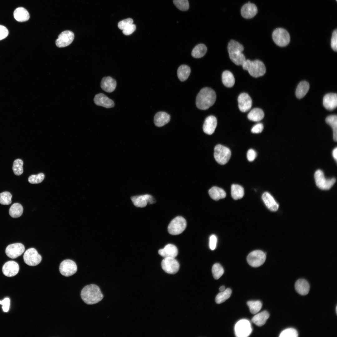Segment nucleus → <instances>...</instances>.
Segmentation results:
<instances>
[{"label":"nucleus","mask_w":337,"mask_h":337,"mask_svg":"<svg viewBox=\"0 0 337 337\" xmlns=\"http://www.w3.org/2000/svg\"><path fill=\"white\" fill-rule=\"evenodd\" d=\"M216 98V94L213 90L208 87L203 88L197 96L196 106L200 110H207L214 104Z\"/></svg>","instance_id":"obj_1"},{"label":"nucleus","mask_w":337,"mask_h":337,"mask_svg":"<svg viewBox=\"0 0 337 337\" xmlns=\"http://www.w3.org/2000/svg\"><path fill=\"white\" fill-rule=\"evenodd\" d=\"M81 297L83 301L88 305L96 304L103 298L100 288L95 284L87 285L81 291Z\"/></svg>","instance_id":"obj_2"},{"label":"nucleus","mask_w":337,"mask_h":337,"mask_svg":"<svg viewBox=\"0 0 337 337\" xmlns=\"http://www.w3.org/2000/svg\"><path fill=\"white\" fill-rule=\"evenodd\" d=\"M227 50L231 60L237 65L242 66L246 60L242 52L244 50L243 46L238 42L232 40L228 44Z\"/></svg>","instance_id":"obj_3"},{"label":"nucleus","mask_w":337,"mask_h":337,"mask_svg":"<svg viewBox=\"0 0 337 337\" xmlns=\"http://www.w3.org/2000/svg\"><path fill=\"white\" fill-rule=\"evenodd\" d=\"M242 66L244 70L248 71L251 76L256 78L263 76L266 72L264 64L258 60L253 61L246 60Z\"/></svg>","instance_id":"obj_4"},{"label":"nucleus","mask_w":337,"mask_h":337,"mask_svg":"<svg viewBox=\"0 0 337 337\" xmlns=\"http://www.w3.org/2000/svg\"><path fill=\"white\" fill-rule=\"evenodd\" d=\"M231 155L230 150L226 146L219 144L216 145L214 148V157L219 164L224 165L227 164L229 160Z\"/></svg>","instance_id":"obj_5"},{"label":"nucleus","mask_w":337,"mask_h":337,"mask_svg":"<svg viewBox=\"0 0 337 337\" xmlns=\"http://www.w3.org/2000/svg\"><path fill=\"white\" fill-rule=\"evenodd\" d=\"M187 226L185 219L181 216H177L173 219L169 224L168 230L169 233L173 235L182 233Z\"/></svg>","instance_id":"obj_6"},{"label":"nucleus","mask_w":337,"mask_h":337,"mask_svg":"<svg viewBox=\"0 0 337 337\" xmlns=\"http://www.w3.org/2000/svg\"><path fill=\"white\" fill-rule=\"evenodd\" d=\"M314 178L317 186L322 190L330 189L335 183V178L326 179L323 171L320 170H317L315 173Z\"/></svg>","instance_id":"obj_7"},{"label":"nucleus","mask_w":337,"mask_h":337,"mask_svg":"<svg viewBox=\"0 0 337 337\" xmlns=\"http://www.w3.org/2000/svg\"><path fill=\"white\" fill-rule=\"evenodd\" d=\"M272 37L275 43L280 46H285L290 42V37L289 33L282 28H279L275 30L272 33Z\"/></svg>","instance_id":"obj_8"},{"label":"nucleus","mask_w":337,"mask_h":337,"mask_svg":"<svg viewBox=\"0 0 337 337\" xmlns=\"http://www.w3.org/2000/svg\"><path fill=\"white\" fill-rule=\"evenodd\" d=\"M266 256L263 251L256 250L250 252L247 256V261L249 264L253 267H258L265 262Z\"/></svg>","instance_id":"obj_9"},{"label":"nucleus","mask_w":337,"mask_h":337,"mask_svg":"<svg viewBox=\"0 0 337 337\" xmlns=\"http://www.w3.org/2000/svg\"><path fill=\"white\" fill-rule=\"evenodd\" d=\"M42 256L33 248L27 250L23 255L25 262L27 265L34 266L39 264L42 261Z\"/></svg>","instance_id":"obj_10"},{"label":"nucleus","mask_w":337,"mask_h":337,"mask_svg":"<svg viewBox=\"0 0 337 337\" xmlns=\"http://www.w3.org/2000/svg\"><path fill=\"white\" fill-rule=\"evenodd\" d=\"M235 335L237 337L249 336L252 331L250 323L246 320H239L235 325Z\"/></svg>","instance_id":"obj_11"},{"label":"nucleus","mask_w":337,"mask_h":337,"mask_svg":"<svg viewBox=\"0 0 337 337\" xmlns=\"http://www.w3.org/2000/svg\"><path fill=\"white\" fill-rule=\"evenodd\" d=\"M59 269L61 275L68 277L72 276L76 273L77 271V266L73 261L66 259L61 263Z\"/></svg>","instance_id":"obj_12"},{"label":"nucleus","mask_w":337,"mask_h":337,"mask_svg":"<svg viewBox=\"0 0 337 337\" xmlns=\"http://www.w3.org/2000/svg\"><path fill=\"white\" fill-rule=\"evenodd\" d=\"M163 269L166 273L174 274L179 269V264L178 261L174 258L165 257L161 262Z\"/></svg>","instance_id":"obj_13"},{"label":"nucleus","mask_w":337,"mask_h":337,"mask_svg":"<svg viewBox=\"0 0 337 337\" xmlns=\"http://www.w3.org/2000/svg\"><path fill=\"white\" fill-rule=\"evenodd\" d=\"M74 38V33L71 31L66 30L62 32L56 41V44L59 47L66 46L73 42Z\"/></svg>","instance_id":"obj_14"},{"label":"nucleus","mask_w":337,"mask_h":337,"mask_svg":"<svg viewBox=\"0 0 337 337\" xmlns=\"http://www.w3.org/2000/svg\"><path fill=\"white\" fill-rule=\"evenodd\" d=\"M25 251V247L22 243H17L8 245L5 250L7 256L15 259L21 256Z\"/></svg>","instance_id":"obj_15"},{"label":"nucleus","mask_w":337,"mask_h":337,"mask_svg":"<svg viewBox=\"0 0 337 337\" xmlns=\"http://www.w3.org/2000/svg\"><path fill=\"white\" fill-rule=\"evenodd\" d=\"M131 199L134 205L137 207H144L148 203L153 204L155 202L152 196L149 194L133 196Z\"/></svg>","instance_id":"obj_16"},{"label":"nucleus","mask_w":337,"mask_h":337,"mask_svg":"<svg viewBox=\"0 0 337 337\" xmlns=\"http://www.w3.org/2000/svg\"><path fill=\"white\" fill-rule=\"evenodd\" d=\"M238 107L242 112L248 111L251 108L252 100L249 95L245 93H241L238 98Z\"/></svg>","instance_id":"obj_17"},{"label":"nucleus","mask_w":337,"mask_h":337,"mask_svg":"<svg viewBox=\"0 0 337 337\" xmlns=\"http://www.w3.org/2000/svg\"><path fill=\"white\" fill-rule=\"evenodd\" d=\"M19 270L18 264L16 262L10 261L6 262L2 267L3 274L7 277H12L16 275Z\"/></svg>","instance_id":"obj_18"},{"label":"nucleus","mask_w":337,"mask_h":337,"mask_svg":"<svg viewBox=\"0 0 337 337\" xmlns=\"http://www.w3.org/2000/svg\"><path fill=\"white\" fill-rule=\"evenodd\" d=\"M323 105L327 110H332L337 106V95L335 93H329L326 94L323 97Z\"/></svg>","instance_id":"obj_19"},{"label":"nucleus","mask_w":337,"mask_h":337,"mask_svg":"<svg viewBox=\"0 0 337 337\" xmlns=\"http://www.w3.org/2000/svg\"><path fill=\"white\" fill-rule=\"evenodd\" d=\"M94 101L96 105L107 108L113 107L115 105L114 102L113 100L109 99L102 93L95 95Z\"/></svg>","instance_id":"obj_20"},{"label":"nucleus","mask_w":337,"mask_h":337,"mask_svg":"<svg viewBox=\"0 0 337 337\" xmlns=\"http://www.w3.org/2000/svg\"><path fill=\"white\" fill-rule=\"evenodd\" d=\"M217 124V119L215 116H208L205 119L203 126L204 132L208 135L212 134L215 130Z\"/></svg>","instance_id":"obj_21"},{"label":"nucleus","mask_w":337,"mask_h":337,"mask_svg":"<svg viewBox=\"0 0 337 337\" xmlns=\"http://www.w3.org/2000/svg\"><path fill=\"white\" fill-rule=\"evenodd\" d=\"M257 12L256 6L253 3H247L244 4L241 9L242 16L245 18L250 19L255 16Z\"/></svg>","instance_id":"obj_22"},{"label":"nucleus","mask_w":337,"mask_h":337,"mask_svg":"<svg viewBox=\"0 0 337 337\" xmlns=\"http://www.w3.org/2000/svg\"><path fill=\"white\" fill-rule=\"evenodd\" d=\"M159 254L161 256L165 257L175 258L178 253V250L176 247L172 244L167 245L163 249H159Z\"/></svg>","instance_id":"obj_23"},{"label":"nucleus","mask_w":337,"mask_h":337,"mask_svg":"<svg viewBox=\"0 0 337 337\" xmlns=\"http://www.w3.org/2000/svg\"><path fill=\"white\" fill-rule=\"evenodd\" d=\"M116 85V81L110 76L103 77L101 81L100 86L105 91L111 92L115 89Z\"/></svg>","instance_id":"obj_24"},{"label":"nucleus","mask_w":337,"mask_h":337,"mask_svg":"<svg viewBox=\"0 0 337 337\" xmlns=\"http://www.w3.org/2000/svg\"><path fill=\"white\" fill-rule=\"evenodd\" d=\"M262 198L266 207L270 210L276 211L277 210L279 205L269 193L267 192L264 193L262 195Z\"/></svg>","instance_id":"obj_25"},{"label":"nucleus","mask_w":337,"mask_h":337,"mask_svg":"<svg viewBox=\"0 0 337 337\" xmlns=\"http://www.w3.org/2000/svg\"><path fill=\"white\" fill-rule=\"evenodd\" d=\"M170 116L165 112L160 111L157 112L154 118V122L158 127H162L167 124L170 121Z\"/></svg>","instance_id":"obj_26"},{"label":"nucleus","mask_w":337,"mask_h":337,"mask_svg":"<svg viewBox=\"0 0 337 337\" xmlns=\"http://www.w3.org/2000/svg\"><path fill=\"white\" fill-rule=\"evenodd\" d=\"M13 14L15 19L18 22H26L30 18V15L28 12L22 7H19L16 9L14 11Z\"/></svg>","instance_id":"obj_27"},{"label":"nucleus","mask_w":337,"mask_h":337,"mask_svg":"<svg viewBox=\"0 0 337 337\" xmlns=\"http://www.w3.org/2000/svg\"><path fill=\"white\" fill-rule=\"evenodd\" d=\"M295 288L299 294L304 295L308 293L310 290V285L305 280L299 279L295 283Z\"/></svg>","instance_id":"obj_28"},{"label":"nucleus","mask_w":337,"mask_h":337,"mask_svg":"<svg viewBox=\"0 0 337 337\" xmlns=\"http://www.w3.org/2000/svg\"><path fill=\"white\" fill-rule=\"evenodd\" d=\"M208 193L211 198L215 201L224 198L226 196V193L224 190L217 186L211 188L209 190Z\"/></svg>","instance_id":"obj_29"},{"label":"nucleus","mask_w":337,"mask_h":337,"mask_svg":"<svg viewBox=\"0 0 337 337\" xmlns=\"http://www.w3.org/2000/svg\"><path fill=\"white\" fill-rule=\"evenodd\" d=\"M269 317V313L267 311L264 310L255 315L252 320L256 325L261 326L265 324Z\"/></svg>","instance_id":"obj_30"},{"label":"nucleus","mask_w":337,"mask_h":337,"mask_svg":"<svg viewBox=\"0 0 337 337\" xmlns=\"http://www.w3.org/2000/svg\"><path fill=\"white\" fill-rule=\"evenodd\" d=\"M309 88V84L307 81H301L298 85L295 91L297 98L300 99L303 98L307 93Z\"/></svg>","instance_id":"obj_31"},{"label":"nucleus","mask_w":337,"mask_h":337,"mask_svg":"<svg viewBox=\"0 0 337 337\" xmlns=\"http://www.w3.org/2000/svg\"><path fill=\"white\" fill-rule=\"evenodd\" d=\"M222 81L223 84L227 87H232L235 82V78L233 74L227 70L224 71L222 74Z\"/></svg>","instance_id":"obj_32"},{"label":"nucleus","mask_w":337,"mask_h":337,"mask_svg":"<svg viewBox=\"0 0 337 337\" xmlns=\"http://www.w3.org/2000/svg\"><path fill=\"white\" fill-rule=\"evenodd\" d=\"M264 114L263 110L258 108H255L249 112L247 115L248 118L254 121H259L264 118Z\"/></svg>","instance_id":"obj_33"},{"label":"nucleus","mask_w":337,"mask_h":337,"mask_svg":"<svg viewBox=\"0 0 337 337\" xmlns=\"http://www.w3.org/2000/svg\"><path fill=\"white\" fill-rule=\"evenodd\" d=\"M191 72L190 67L186 65H181L177 70L178 77L181 81H186L189 77Z\"/></svg>","instance_id":"obj_34"},{"label":"nucleus","mask_w":337,"mask_h":337,"mask_svg":"<svg viewBox=\"0 0 337 337\" xmlns=\"http://www.w3.org/2000/svg\"><path fill=\"white\" fill-rule=\"evenodd\" d=\"M244 194V189L242 187L238 184H233L231 187V194L234 200L242 198Z\"/></svg>","instance_id":"obj_35"},{"label":"nucleus","mask_w":337,"mask_h":337,"mask_svg":"<svg viewBox=\"0 0 337 337\" xmlns=\"http://www.w3.org/2000/svg\"><path fill=\"white\" fill-rule=\"evenodd\" d=\"M325 122L332 128L333 130V137L334 140H337V116L336 115H330L327 117L325 119Z\"/></svg>","instance_id":"obj_36"},{"label":"nucleus","mask_w":337,"mask_h":337,"mask_svg":"<svg viewBox=\"0 0 337 337\" xmlns=\"http://www.w3.org/2000/svg\"><path fill=\"white\" fill-rule=\"evenodd\" d=\"M207 51L206 46L204 44H199L193 48L191 55L193 57L199 58L203 57L206 54Z\"/></svg>","instance_id":"obj_37"},{"label":"nucleus","mask_w":337,"mask_h":337,"mask_svg":"<svg viewBox=\"0 0 337 337\" xmlns=\"http://www.w3.org/2000/svg\"><path fill=\"white\" fill-rule=\"evenodd\" d=\"M9 214L13 218H16L21 216L23 212V208L20 203H15L13 204L10 207Z\"/></svg>","instance_id":"obj_38"},{"label":"nucleus","mask_w":337,"mask_h":337,"mask_svg":"<svg viewBox=\"0 0 337 337\" xmlns=\"http://www.w3.org/2000/svg\"><path fill=\"white\" fill-rule=\"evenodd\" d=\"M232 294V290L229 288L225 289L224 291L219 293L216 295L215 301L217 303L221 304L228 299Z\"/></svg>","instance_id":"obj_39"},{"label":"nucleus","mask_w":337,"mask_h":337,"mask_svg":"<svg viewBox=\"0 0 337 337\" xmlns=\"http://www.w3.org/2000/svg\"><path fill=\"white\" fill-rule=\"evenodd\" d=\"M247 304L251 313L255 314L258 312L262 307V303L259 300L249 301Z\"/></svg>","instance_id":"obj_40"},{"label":"nucleus","mask_w":337,"mask_h":337,"mask_svg":"<svg viewBox=\"0 0 337 337\" xmlns=\"http://www.w3.org/2000/svg\"><path fill=\"white\" fill-rule=\"evenodd\" d=\"M23 162L21 159L15 160L13 163L12 170L14 173L16 175H20L23 173Z\"/></svg>","instance_id":"obj_41"},{"label":"nucleus","mask_w":337,"mask_h":337,"mask_svg":"<svg viewBox=\"0 0 337 337\" xmlns=\"http://www.w3.org/2000/svg\"><path fill=\"white\" fill-rule=\"evenodd\" d=\"M212 273L214 278L218 279L223 274L224 270L220 264L216 263L214 264L212 267Z\"/></svg>","instance_id":"obj_42"},{"label":"nucleus","mask_w":337,"mask_h":337,"mask_svg":"<svg viewBox=\"0 0 337 337\" xmlns=\"http://www.w3.org/2000/svg\"><path fill=\"white\" fill-rule=\"evenodd\" d=\"M12 194L9 192L5 191L0 193V203L4 205H8L12 203Z\"/></svg>","instance_id":"obj_43"},{"label":"nucleus","mask_w":337,"mask_h":337,"mask_svg":"<svg viewBox=\"0 0 337 337\" xmlns=\"http://www.w3.org/2000/svg\"><path fill=\"white\" fill-rule=\"evenodd\" d=\"M173 3L175 6L182 11H186L189 7L188 0H173Z\"/></svg>","instance_id":"obj_44"},{"label":"nucleus","mask_w":337,"mask_h":337,"mask_svg":"<svg viewBox=\"0 0 337 337\" xmlns=\"http://www.w3.org/2000/svg\"><path fill=\"white\" fill-rule=\"evenodd\" d=\"M297 331L295 329L290 328L283 330L280 334V337H297L298 336Z\"/></svg>","instance_id":"obj_45"},{"label":"nucleus","mask_w":337,"mask_h":337,"mask_svg":"<svg viewBox=\"0 0 337 337\" xmlns=\"http://www.w3.org/2000/svg\"><path fill=\"white\" fill-rule=\"evenodd\" d=\"M44 177V174L42 173H39L36 175H32L28 178V181L32 184L39 183L43 181Z\"/></svg>","instance_id":"obj_46"},{"label":"nucleus","mask_w":337,"mask_h":337,"mask_svg":"<svg viewBox=\"0 0 337 337\" xmlns=\"http://www.w3.org/2000/svg\"><path fill=\"white\" fill-rule=\"evenodd\" d=\"M133 21L130 18L123 20L120 22L118 24V27L119 29L123 30L128 26L133 24Z\"/></svg>","instance_id":"obj_47"},{"label":"nucleus","mask_w":337,"mask_h":337,"mask_svg":"<svg viewBox=\"0 0 337 337\" xmlns=\"http://www.w3.org/2000/svg\"><path fill=\"white\" fill-rule=\"evenodd\" d=\"M331 46L332 49L335 51H337V30H335L333 33L331 39Z\"/></svg>","instance_id":"obj_48"},{"label":"nucleus","mask_w":337,"mask_h":337,"mask_svg":"<svg viewBox=\"0 0 337 337\" xmlns=\"http://www.w3.org/2000/svg\"><path fill=\"white\" fill-rule=\"evenodd\" d=\"M136 26L134 24L130 25L123 30V33L125 35H129L132 33L135 30Z\"/></svg>","instance_id":"obj_49"},{"label":"nucleus","mask_w":337,"mask_h":337,"mask_svg":"<svg viewBox=\"0 0 337 337\" xmlns=\"http://www.w3.org/2000/svg\"><path fill=\"white\" fill-rule=\"evenodd\" d=\"M0 304L2 305V309L4 312H8L10 307V299L8 298H6L0 301Z\"/></svg>","instance_id":"obj_50"},{"label":"nucleus","mask_w":337,"mask_h":337,"mask_svg":"<svg viewBox=\"0 0 337 337\" xmlns=\"http://www.w3.org/2000/svg\"><path fill=\"white\" fill-rule=\"evenodd\" d=\"M8 33L7 29L4 26L0 25V41L6 38Z\"/></svg>","instance_id":"obj_51"},{"label":"nucleus","mask_w":337,"mask_h":337,"mask_svg":"<svg viewBox=\"0 0 337 337\" xmlns=\"http://www.w3.org/2000/svg\"><path fill=\"white\" fill-rule=\"evenodd\" d=\"M217 238L215 235H212L209 238V246L211 250H214L216 246Z\"/></svg>","instance_id":"obj_52"},{"label":"nucleus","mask_w":337,"mask_h":337,"mask_svg":"<svg viewBox=\"0 0 337 337\" xmlns=\"http://www.w3.org/2000/svg\"><path fill=\"white\" fill-rule=\"evenodd\" d=\"M256 152L253 149H250L247 153V157L248 160L250 162L253 161L256 157Z\"/></svg>","instance_id":"obj_53"},{"label":"nucleus","mask_w":337,"mask_h":337,"mask_svg":"<svg viewBox=\"0 0 337 337\" xmlns=\"http://www.w3.org/2000/svg\"><path fill=\"white\" fill-rule=\"evenodd\" d=\"M263 125L261 123H259L255 125L252 129L251 132L253 133H261L263 129Z\"/></svg>","instance_id":"obj_54"},{"label":"nucleus","mask_w":337,"mask_h":337,"mask_svg":"<svg viewBox=\"0 0 337 337\" xmlns=\"http://www.w3.org/2000/svg\"><path fill=\"white\" fill-rule=\"evenodd\" d=\"M332 155L334 158V159L337 161V148L336 147L333 150L332 152Z\"/></svg>","instance_id":"obj_55"},{"label":"nucleus","mask_w":337,"mask_h":337,"mask_svg":"<svg viewBox=\"0 0 337 337\" xmlns=\"http://www.w3.org/2000/svg\"><path fill=\"white\" fill-rule=\"evenodd\" d=\"M225 290V288L224 286H220L219 288V290L220 292H222L224 291Z\"/></svg>","instance_id":"obj_56"},{"label":"nucleus","mask_w":337,"mask_h":337,"mask_svg":"<svg viewBox=\"0 0 337 337\" xmlns=\"http://www.w3.org/2000/svg\"><path fill=\"white\" fill-rule=\"evenodd\" d=\"M336 313H337V306H336Z\"/></svg>","instance_id":"obj_57"},{"label":"nucleus","mask_w":337,"mask_h":337,"mask_svg":"<svg viewBox=\"0 0 337 337\" xmlns=\"http://www.w3.org/2000/svg\"><path fill=\"white\" fill-rule=\"evenodd\" d=\"M248 3H251V2H250V1H249V2H248Z\"/></svg>","instance_id":"obj_58"}]
</instances>
